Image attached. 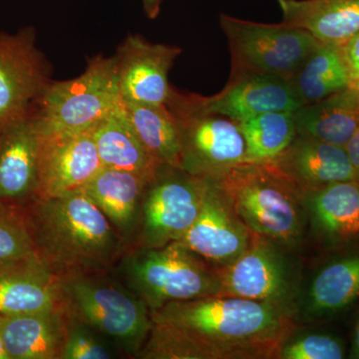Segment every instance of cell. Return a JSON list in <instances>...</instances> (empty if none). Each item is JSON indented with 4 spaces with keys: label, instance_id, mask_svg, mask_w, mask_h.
<instances>
[{
    "label": "cell",
    "instance_id": "obj_35",
    "mask_svg": "<svg viewBox=\"0 0 359 359\" xmlns=\"http://www.w3.org/2000/svg\"><path fill=\"white\" fill-rule=\"evenodd\" d=\"M144 9L150 18H155L160 13L161 0H143Z\"/></svg>",
    "mask_w": 359,
    "mask_h": 359
},
{
    "label": "cell",
    "instance_id": "obj_20",
    "mask_svg": "<svg viewBox=\"0 0 359 359\" xmlns=\"http://www.w3.org/2000/svg\"><path fill=\"white\" fill-rule=\"evenodd\" d=\"M283 22L342 46L359 32V0H276Z\"/></svg>",
    "mask_w": 359,
    "mask_h": 359
},
{
    "label": "cell",
    "instance_id": "obj_5",
    "mask_svg": "<svg viewBox=\"0 0 359 359\" xmlns=\"http://www.w3.org/2000/svg\"><path fill=\"white\" fill-rule=\"evenodd\" d=\"M121 273L127 287L150 311L221 292L218 269L210 268L208 262L181 242L134 250L123 259Z\"/></svg>",
    "mask_w": 359,
    "mask_h": 359
},
{
    "label": "cell",
    "instance_id": "obj_13",
    "mask_svg": "<svg viewBox=\"0 0 359 359\" xmlns=\"http://www.w3.org/2000/svg\"><path fill=\"white\" fill-rule=\"evenodd\" d=\"M92 129L74 134H40L37 199L82 190L103 167Z\"/></svg>",
    "mask_w": 359,
    "mask_h": 359
},
{
    "label": "cell",
    "instance_id": "obj_29",
    "mask_svg": "<svg viewBox=\"0 0 359 359\" xmlns=\"http://www.w3.org/2000/svg\"><path fill=\"white\" fill-rule=\"evenodd\" d=\"M35 255L34 242L25 210L0 201V266Z\"/></svg>",
    "mask_w": 359,
    "mask_h": 359
},
{
    "label": "cell",
    "instance_id": "obj_28",
    "mask_svg": "<svg viewBox=\"0 0 359 359\" xmlns=\"http://www.w3.org/2000/svg\"><path fill=\"white\" fill-rule=\"evenodd\" d=\"M247 145L245 162H268L297 136L294 112H269L238 123Z\"/></svg>",
    "mask_w": 359,
    "mask_h": 359
},
{
    "label": "cell",
    "instance_id": "obj_34",
    "mask_svg": "<svg viewBox=\"0 0 359 359\" xmlns=\"http://www.w3.org/2000/svg\"><path fill=\"white\" fill-rule=\"evenodd\" d=\"M349 358L359 359V314L358 320H356L355 327H354L353 342H351V351H349Z\"/></svg>",
    "mask_w": 359,
    "mask_h": 359
},
{
    "label": "cell",
    "instance_id": "obj_26",
    "mask_svg": "<svg viewBox=\"0 0 359 359\" xmlns=\"http://www.w3.org/2000/svg\"><path fill=\"white\" fill-rule=\"evenodd\" d=\"M287 82L302 106L320 101L351 86L341 46L318 43Z\"/></svg>",
    "mask_w": 359,
    "mask_h": 359
},
{
    "label": "cell",
    "instance_id": "obj_3",
    "mask_svg": "<svg viewBox=\"0 0 359 359\" xmlns=\"http://www.w3.org/2000/svg\"><path fill=\"white\" fill-rule=\"evenodd\" d=\"M255 235L282 247L301 242L308 212L301 191L269 162H245L209 177Z\"/></svg>",
    "mask_w": 359,
    "mask_h": 359
},
{
    "label": "cell",
    "instance_id": "obj_36",
    "mask_svg": "<svg viewBox=\"0 0 359 359\" xmlns=\"http://www.w3.org/2000/svg\"><path fill=\"white\" fill-rule=\"evenodd\" d=\"M0 359H11L4 346V337H2L1 328H0Z\"/></svg>",
    "mask_w": 359,
    "mask_h": 359
},
{
    "label": "cell",
    "instance_id": "obj_31",
    "mask_svg": "<svg viewBox=\"0 0 359 359\" xmlns=\"http://www.w3.org/2000/svg\"><path fill=\"white\" fill-rule=\"evenodd\" d=\"M116 347L79 321L70 320L61 359L114 358Z\"/></svg>",
    "mask_w": 359,
    "mask_h": 359
},
{
    "label": "cell",
    "instance_id": "obj_23",
    "mask_svg": "<svg viewBox=\"0 0 359 359\" xmlns=\"http://www.w3.org/2000/svg\"><path fill=\"white\" fill-rule=\"evenodd\" d=\"M297 135L346 147L359 129V93L353 87L294 112Z\"/></svg>",
    "mask_w": 359,
    "mask_h": 359
},
{
    "label": "cell",
    "instance_id": "obj_15",
    "mask_svg": "<svg viewBox=\"0 0 359 359\" xmlns=\"http://www.w3.org/2000/svg\"><path fill=\"white\" fill-rule=\"evenodd\" d=\"M40 145L33 113L0 132V201L23 208L37 199Z\"/></svg>",
    "mask_w": 359,
    "mask_h": 359
},
{
    "label": "cell",
    "instance_id": "obj_38",
    "mask_svg": "<svg viewBox=\"0 0 359 359\" xmlns=\"http://www.w3.org/2000/svg\"><path fill=\"white\" fill-rule=\"evenodd\" d=\"M351 86L355 89L359 93V78L356 79L355 81H353V83L351 84Z\"/></svg>",
    "mask_w": 359,
    "mask_h": 359
},
{
    "label": "cell",
    "instance_id": "obj_1",
    "mask_svg": "<svg viewBox=\"0 0 359 359\" xmlns=\"http://www.w3.org/2000/svg\"><path fill=\"white\" fill-rule=\"evenodd\" d=\"M294 311L238 297L172 302L151 311L152 328L136 358L250 359L278 356Z\"/></svg>",
    "mask_w": 359,
    "mask_h": 359
},
{
    "label": "cell",
    "instance_id": "obj_22",
    "mask_svg": "<svg viewBox=\"0 0 359 359\" xmlns=\"http://www.w3.org/2000/svg\"><path fill=\"white\" fill-rule=\"evenodd\" d=\"M149 186L138 175L103 166L82 190L125 238L140 223L142 204Z\"/></svg>",
    "mask_w": 359,
    "mask_h": 359
},
{
    "label": "cell",
    "instance_id": "obj_33",
    "mask_svg": "<svg viewBox=\"0 0 359 359\" xmlns=\"http://www.w3.org/2000/svg\"><path fill=\"white\" fill-rule=\"evenodd\" d=\"M344 148H346L347 155H348L349 160L355 171L356 178L359 182V129Z\"/></svg>",
    "mask_w": 359,
    "mask_h": 359
},
{
    "label": "cell",
    "instance_id": "obj_18",
    "mask_svg": "<svg viewBox=\"0 0 359 359\" xmlns=\"http://www.w3.org/2000/svg\"><path fill=\"white\" fill-rule=\"evenodd\" d=\"M60 304V278L37 255L0 266V316L37 313Z\"/></svg>",
    "mask_w": 359,
    "mask_h": 359
},
{
    "label": "cell",
    "instance_id": "obj_10",
    "mask_svg": "<svg viewBox=\"0 0 359 359\" xmlns=\"http://www.w3.org/2000/svg\"><path fill=\"white\" fill-rule=\"evenodd\" d=\"M160 170L144 195L141 211L142 247L160 248L179 242L199 216L205 180L182 170Z\"/></svg>",
    "mask_w": 359,
    "mask_h": 359
},
{
    "label": "cell",
    "instance_id": "obj_2",
    "mask_svg": "<svg viewBox=\"0 0 359 359\" xmlns=\"http://www.w3.org/2000/svg\"><path fill=\"white\" fill-rule=\"evenodd\" d=\"M39 259L58 278L105 273L124 238L83 190L23 207Z\"/></svg>",
    "mask_w": 359,
    "mask_h": 359
},
{
    "label": "cell",
    "instance_id": "obj_21",
    "mask_svg": "<svg viewBox=\"0 0 359 359\" xmlns=\"http://www.w3.org/2000/svg\"><path fill=\"white\" fill-rule=\"evenodd\" d=\"M99 158L104 167L124 170L152 184L161 167L144 147L130 124L123 99L92 129Z\"/></svg>",
    "mask_w": 359,
    "mask_h": 359
},
{
    "label": "cell",
    "instance_id": "obj_30",
    "mask_svg": "<svg viewBox=\"0 0 359 359\" xmlns=\"http://www.w3.org/2000/svg\"><path fill=\"white\" fill-rule=\"evenodd\" d=\"M282 359H341L346 358L344 342L327 332H309L287 339L278 351Z\"/></svg>",
    "mask_w": 359,
    "mask_h": 359
},
{
    "label": "cell",
    "instance_id": "obj_37",
    "mask_svg": "<svg viewBox=\"0 0 359 359\" xmlns=\"http://www.w3.org/2000/svg\"><path fill=\"white\" fill-rule=\"evenodd\" d=\"M356 233H359V221L351 229V236L356 235Z\"/></svg>",
    "mask_w": 359,
    "mask_h": 359
},
{
    "label": "cell",
    "instance_id": "obj_8",
    "mask_svg": "<svg viewBox=\"0 0 359 359\" xmlns=\"http://www.w3.org/2000/svg\"><path fill=\"white\" fill-rule=\"evenodd\" d=\"M231 51V78L269 74L289 80L320 43L301 28L252 22L226 14L219 18Z\"/></svg>",
    "mask_w": 359,
    "mask_h": 359
},
{
    "label": "cell",
    "instance_id": "obj_24",
    "mask_svg": "<svg viewBox=\"0 0 359 359\" xmlns=\"http://www.w3.org/2000/svg\"><path fill=\"white\" fill-rule=\"evenodd\" d=\"M359 297V250L335 257L314 276L306 295L311 318H330L348 309Z\"/></svg>",
    "mask_w": 359,
    "mask_h": 359
},
{
    "label": "cell",
    "instance_id": "obj_4",
    "mask_svg": "<svg viewBox=\"0 0 359 359\" xmlns=\"http://www.w3.org/2000/svg\"><path fill=\"white\" fill-rule=\"evenodd\" d=\"M61 304L70 320L92 328L116 348L137 356L151 328L147 304L103 273L60 278Z\"/></svg>",
    "mask_w": 359,
    "mask_h": 359
},
{
    "label": "cell",
    "instance_id": "obj_17",
    "mask_svg": "<svg viewBox=\"0 0 359 359\" xmlns=\"http://www.w3.org/2000/svg\"><path fill=\"white\" fill-rule=\"evenodd\" d=\"M205 107L240 123L269 112H295L302 104L287 80L269 74L230 79L217 95L204 97Z\"/></svg>",
    "mask_w": 359,
    "mask_h": 359
},
{
    "label": "cell",
    "instance_id": "obj_9",
    "mask_svg": "<svg viewBox=\"0 0 359 359\" xmlns=\"http://www.w3.org/2000/svg\"><path fill=\"white\" fill-rule=\"evenodd\" d=\"M285 248L255 235L236 261L218 269L222 297L268 302L294 311L299 292V271Z\"/></svg>",
    "mask_w": 359,
    "mask_h": 359
},
{
    "label": "cell",
    "instance_id": "obj_12",
    "mask_svg": "<svg viewBox=\"0 0 359 359\" xmlns=\"http://www.w3.org/2000/svg\"><path fill=\"white\" fill-rule=\"evenodd\" d=\"M205 180L199 216L179 242L209 264L223 269L250 247L255 233L238 216L212 180Z\"/></svg>",
    "mask_w": 359,
    "mask_h": 359
},
{
    "label": "cell",
    "instance_id": "obj_16",
    "mask_svg": "<svg viewBox=\"0 0 359 359\" xmlns=\"http://www.w3.org/2000/svg\"><path fill=\"white\" fill-rule=\"evenodd\" d=\"M268 162L302 194L334 182L358 181L346 148L299 135Z\"/></svg>",
    "mask_w": 359,
    "mask_h": 359
},
{
    "label": "cell",
    "instance_id": "obj_14",
    "mask_svg": "<svg viewBox=\"0 0 359 359\" xmlns=\"http://www.w3.org/2000/svg\"><path fill=\"white\" fill-rule=\"evenodd\" d=\"M181 52L179 47L130 35L116 56L123 100L165 105L173 92L168 79L169 71Z\"/></svg>",
    "mask_w": 359,
    "mask_h": 359
},
{
    "label": "cell",
    "instance_id": "obj_7",
    "mask_svg": "<svg viewBox=\"0 0 359 359\" xmlns=\"http://www.w3.org/2000/svg\"><path fill=\"white\" fill-rule=\"evenodd\" d=\"M166 106L178 126L182 171L209 178L247 161L238 123L208 109L204 97L183 95L173 89Z\"/></svg>",
    "mask_w": 359,
    "mask_h": 359
},
{
    "label": "cell",
    "instance_id": "obj_27",
    "mask_svg": "<svg viewBox=\"0 0 359 359\" xmlns=\"http://www.w3.org/2000/svg\"><path fill=\"white\" fill-rule=\"evenodd\" d=\"M127 117L139 140L161 167L181 169L178 126L165 105L123 100Z\"/></svg>",
    "mask_w": 359,
    "mask_h": 359
},
{
    "label": "cell",
    "instance_id": "obj_19",
    "mask_svg": "<svg viewBox=\"0 0 359 359\" xmlns=\"http://www.w3.org/2000/svg\"><path fill=\"white\" fill-rule=\"evenodd\" d=\"M69 318L62 304L37 313L0 316L11 359H61Z\"/></svg>",
    "mask_w": 359,
    "mask_h": 359
},
{
    "label": "cell",
    "instance_id": "obj_6",
    "mask_svg": "<svg viewBox=\"0 0 359 359\" xmlns=\"http://www.w3.org/2000/svg\"><path fill=\"white\" fill-rule=\"evenodd\" d=\"M33 113L40 134L88 131L122 101L116 57H96L74 79L49 83Z\"/></svg>",
    "mask_w": 359,
    "mask_h": 359
},
{
    "label": "cell",
    "instance_id": "obj_32",
    "mask_svg": "<svg viewBox=\"0 0 359 359\" xmlns=\"http://www.w3.org/2000/svg\"><path fill=\"white\" fill-rule=\"evenodd\" d=\"M341 51L353 83L359 78V32L342 45Z\"/></svg>",
    "mask_w": 359,
    "mask_h": 359
},
{
    "label": "cell",
    "instance_id": "obj_11",
    "mask_svg": "<svg viewBox=\"0 0 359 359\" xmlns=\"http://www.w3.org/2000/svg\"><path fill=\"white\" fill-rule=\"evenodd\" d=\"M48 84L34 30L0 32V132L32 114Z\"/></svg>",
    "mask_w": 359,
    "mask_h": 359
},
{
    "label": "cell",
    "instance_id": "obj_25",
    "mask_svg": "<svg viewBox=\"0 0 359 359\" xmlns=\"http://www.w3.org/2000/svg\"><path fill=\"white\" fill-rule=\"evenodd\" d=\"M314 231L327 240L351 237L359 221V182H334L302 193Z\"/></svg>",
    "mask_w": 359,
    "mask_h": 359
}]
</instances>
